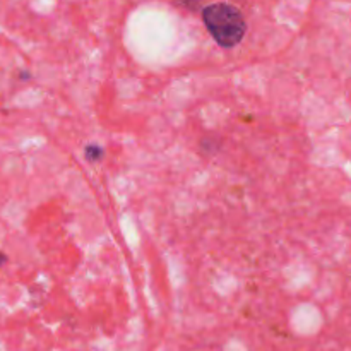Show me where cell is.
Listing matches in <instances>:
<instances>
[{"label": "cell", "mask_w": 351, "mask_h": 351, "mask_svg": "<svg viewBox=\"0 0 351 351\" xmlns=\"http://www.w3.org/2000/svg\"><path fill=\"white\" fill-rule=\"evenodd\" d=\"M202 21L213 40L223 48L237 47L247 33V24L242 12L230 3H211L204 7Z\"/></svg>", "instance_id": "1"}, {"label": "cell", "mask_w": 351, "mask_h": 351, "mask_svg": "<svg viewBox=\"0 0 351 351\" xmlns=\"http://www.w3.org/2000/svg\"><path fill=\"white\" fill-rule=\"evenodd\" d=\"M175 2H177V5L185 7V9H189V10H194V9H197L199 3H201V0H175Z\"/></svg>", "instance_id": "2"}, {"label": "cell", "mask_w": 351, "mask_h": 351, "mask_svg": "<svg viewBox=\"0 0 351 351\" xmlns=\"http://www.w3.org/2000/svg\"><path fill=\"white\" fill-rule=\"evenodd\" d=\"M5 261H7V257L3 256V254H0V266H2V264L5 263Z\"/></svg>", "instance_id": "3"}]
</instances>
